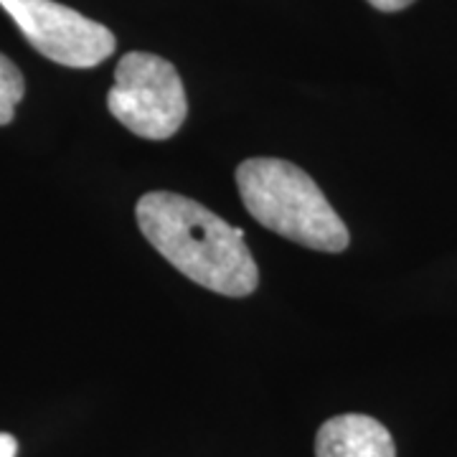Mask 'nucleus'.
<instances>
[{"mask_svg": "<svg viewBox=\"0 0 457 457\" xmlns=\"http://www.w3.org/2000/svg\"><path fill=\"white\" fill-rule=\"evenodd\" d=\"M135 216L147 242L196 285L227 297L257 290L260 270L245 245V231L198 201L153 191L137 201Z\"/></svg>", "mask_w": 457, "mask_h": 457, "instance_id": "1", "label": "nucleus"}, {"mask_svg": "<svg viewBox=\"0 0 457 457\" xmlns=\"http://www.w3.org/2000/svg\"><path fill=\"white\" fill-rule=\"evenodd\" d=\"M246 212L262 227L318 252H343L351 237L320 186L290 161L249 158L237 168Z\"/></svg>", "mask_w": 457, "mask_h": 457, "instance_id": "2", "label": "nucleus"}, {"mask_svg": "<svg viewBox=\"0 0 457 457\" xmlns=\"http://www.w3.org/2000/svg\"><path fill=\"white\" fill-rule=\"evenodd\" d=\"M107 107L132 135L145 140H168L180 130L188 99L176 66L163 56L132 51L114 69V87Z\"/></svg>", "mask_w": 457, "mask_h": 457, "instance_id": "3", "label": "nucleus"}, {"mask_svg": "<svg viewBox=\"0 0 457 457\" xmlns=\"http://www.w3.org/2000/svg\"><path fill=\"white\" fill-rule=\"evenodd\" d=\"M26 41L41 56L71 69L102 64L114 49V33L56 0H0Z\"/></svg>", "mask_w": 457, "mask_h": 457, "instance_id": "4", "label": "nucleus"}, {"mask_svg": "<svg viewBox=\"0 0 457 457\" xmlns=\"http://www.w3.org/2000/svg\"><path fill=\"white\" fill-rule=\"evenodd\" d=\"M315 457H396L389 429L366 414L328 420L315 437Z\"/></svg>", "mask_w": 457, "mask_h": 457, "instance_id": "5", "label": "nucleus"}, {"mask_svg": "<svg viewBox=\"0 0 457 457\" xmlns=\"http://www.w3.org/2000/svg\"><path fill=\"white\" fill-rule=\"evenodd\" d=\"M26 95V79L5 54H0V125L13 122L16 104Z\"/></svg>", "mask_w": 457, "mask_h": 457, "instance_id": "6", "label": "nucleus"}, {"mask_svg": "<svg viewBox=\"0 0 457 457\" xmlns=\"http://www.w3.org/2000/svg\"><path fill=\"white\" fill-rule=\"evenodd\" d=\"M376 11H384V13H396V11H404L407 5H411L414 0H369Z\"/></svg>", "mask_w": 457, "mask_h": 457, "instance_id": "7", "label": "nucleus"}, {"mask_svg": "<svg viewBox=\"0 0 457 457\" xmlns=\"http://www.w3.org/2000/svg\"><path fill=\"white\" fill-rule=\"evenodd\" d=\"M18 455V440L8 432H0V457H16Z\"/></svg>", "mask_w": 457, "mask_h": 457, "instance_id": "8", "label": "nucleus"}]
</instances>
